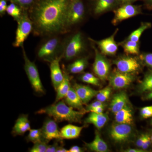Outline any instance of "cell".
<instances>
[{"label": "cell", "mask_w": 152, "mask_h": 152, "mask_svg": "<svg viewBox=\"0 0 152 152\" xmlns=\"http://www.w3.org/2000/svg\"><path fill=\"white\" fill-rule=\"evenodd\" d=\"M71 0H39L29 11L36 35L50 36L66 33Z\"/></svg>", "instance_id": "obj_1"}, {"label": "cell", "mask_w": 152, "mask_h": 152, "mask_svg": "<svg viewBox=\"0 0 152 152\" xmlns=\"http://www.w3.org/2000/svg\"><path fill=\"white\" fill-rule=\"evenodd\" d=\"M86 113L75 110L68 106L64 100H60L53 104L39 110L37 114H46L51 117L57 122L81 123L82 118Z\"/></svg>", "instance_id": "obj_2"}, {"label": "cell", "mask_w": 152, "mask_h": 152, "mask_svg": "<svg viewBox=\"0 0 152 152\" xmlns=\"http://www.w3.org/2000/svg\"><path fill=\"white\" fill-rule=\"evenodd\" d=\"M49 37L40 45L37 56L40 59L50 63L57 57L62 56L64 42L58 35Z\"/></svg>", "instance_id": "obj_3"}, {"label": "cell", "mask_w": 152, "mask_h": 152, "mask_svg": "<svg viewBox=\"0 0 152 152\" xmlns=\"http://www.w3.org/2000/svg\"><path fill=\"white\" fill-rule=\"evenodd\" d=\"M86 42L80 32L75 33L64 42L62 54L63 58L70 61L81 54L86 49Z\"/></svg>", "instance_id": "obj_4"}, {"label": "cell", "mask_w": 152, "mask_h": 152, "mask_svg": "<svg viewBox=\"0 0 152 152\" xmlns=\"http://www.w3.org/2000/svg\"><path fill=\"white\" fill-rule=\"evenodd\" d=\"M18 26L13 46L16 48L22 47L27 38L33 31V23L27 11H23L21 16L17 21Z\"/></svg>", "instance_id": "obj_5"}, {"label": "cell", "mask_w": 152, "mask_h": 152, "mask_svg": "<svg viewBox=\"0 0 152 152\" xmlns=\"http://www.w3.org/2000/svg\"><path fill=\"white\" fill-rule=\"evenodd\" d=\"M23 56L24 60L25 72L33 89L38 94H45V89L41 81L40 77L37 66L28 58L23 47Z\"/></svg>", "instance_id": "obj_6"}, {"label": "cell", "mask_w": 152, "mask_h": 152, "mask_svg": "<svg viewBox=\"0 0 152 152\" xmlns=\"http://www.w3.org/2000/svg\"><path fill=\"white\" fill-rule=\"evenodd\" d=\"M94 50L95 59L93 65V70L96 76L102 81L108 79L110 74L111 65L104 55L99 51L98 49L92 46Z\"/></svg>", "instance_id": "obj_7"}, {"label": "cell", "mask_w": 152, "mask_h": 152, "mask_svg": "<svg viewBox=\"0 0 152 152\" xmlns=\"http://www.w3.org/2000/svg\"><path fill=\"white\" fill-rule=\"evenodd\" d=\"M140 59L129 55L121 56L113 61L117 69L120 72L126 73L135 74L138 72L142 69Z\"/></svg>", "instance_id": "obj_8"}, {"label": "cell", "mask_w": 152, "mask_h": 152, "mask_svg": "<svg viewBox=\"0 0 152 152\" xmlns=\"http://www.w3.org/2000/svg\"><path fill=\"white\" fill-rule=\"evenodd\" d=\"M85 13L84 5L82 0H71L67 16L68 29L81 22Z\"/></svg>", "instance_id": "obj_9"}, {"label": "cell", "mask_w": 152, "mask_h": 152, "mask_svg": "<svg viewBox=\"0 0 152 152\" xmlns=\"http://www.w3.org/2000/svg\"><path fill=\"white\" fill-rule=\"evenodd\" d=\"M114 16L112 23L114 26L123 21L132 18L142 13L140 7L126 4L114 11Z\"/></svg>", "instance_id": "obj_10"}, {"label": "cell", "mask_w": 152, "mask_h": 152, "mask_svg": "<svg viewBox=\"0 0 152 152\" xmlns=\"http://www.w3.org/2000/svg\"><path fill=\"white\" fill-rule=\"evenodd\" d=\"M108 79L110 86L115 89H121L129 86L135 80V76L134 74L122 72L115 69L110 73Z\"/></svg>", "instance_id": "obj_11"}, {"label": "cell", "mask_w": 152, "mask_h": 152, "mask_svg": "<svg viewBox=\"0 0 152 152\" xmlns=\"http://www.w3.org/2000/svg\"><path fill=\"white\" fill-rule=\"evenodd\" d=\"M131 125L117 123L113 124L110 130V135L114 141L122 143L126 141L132 133Z\"/></svg>", "instance_id": "obj_12"}, {"label": "cell", "mask_w": 152, "mask_h": 152, "mask_svg": "<svg viewBox=\"0 0 152 152\" xmlns=\"http://www.w3.org/2000/svg\"><path fill=\"white\" fill-rule=\"evenodd\" d=\"M41 129L43 140L47 143L53 140L58 141L63 140L57 122L53 119L48 118L46 120Z\"/></svg>", "instance_id": "obj_13"}, {"label": "cell", "mask_w": 152, "mask_h": 152, "mask_svg": "<svg viewBox=\"0 0 152 152\" xmlns=\"http://www.w3.org/2000/svg\"><path fill=\"white\" fill-rule=\"evenodd\" d=\"M118 31V29H117L111 36L101 40L96 41L91 39H89L97 45L101 53L104 56H115L118 49V45L115 40V37Z\"/></svg>", "instance_id": "obj_14"}, {"label": "cell", "mask_w": 152, "mask_h": 152, "mask_svg": "<svg viewBox=\"0 0 152 152\" xmlns=\"http://www.w3.org/2000/svg\"><path fill=\"white\" fill-rule=\"evenodd\" d=\"M62 58V56H60L50 62L51 79L53 87L56 91L64 78V72L60 65V61Z\"/></svg>", "instance_id": "obj_15"}, {"label": "cell", "mask_w": 152, "mask_h": 152, "mask_svg": "<svg viewBox=\"0 0 152 152\" xmlns=\"http://www.w3.org/2000/svg\"><path fill=\"white\" fill-rule=\"evenodd\" d=\"M73 87L83 104L88 103L93 98L96 96L98 92V91L85 85L75 83Z\"/></svg>", "instance_id": "obj_16"}, {"label": "cell", "mask_w": 152, "mask_h": 152, "mask_svg": "<svg viewBox=\"0 0 152 152\" xmlns=\"http://www.w3.org/2000/svg\"><path fill=\"white\" fill-rule=\"evenodd\" d=\"M31 129L28 115L23 114L20 116L16 121L12 130V134L14 136L23 135Z\"/></svg>", "instance_id": "obj_17"}, {"label": "cell", "mask_w": 152, "mask_h": 152, "mask_svg": "<svg viewBox=\"0 0 152 152\" xmlns=\"http://www.w3.org/2000/svg\"><path fill=\"white\" fill-rule=\"evenodd\" d=\"M64 101L68 106L77 110L87 113L86 110L84 107L83 103L78 96L75 89L71 86L69 91L64 98Z\"/></svg>", "instance_id": "obj_18"}, {"label": "cell", "mask_w": 152, "mask_h": 152, "mask_svg": "<svg viewBox=\"0 0 152 152\" xmlns=\"http://www.w3.org/2000/svg\"><path fill=\"white\" fill-rule=\"evenodd\" d=\"M128 99L127 95L124 91H121L115 94L112 99L110 109L112 113L115 114L127 105Z\"/></svg>", "instance_id": "obj_19"}, {"label": "cell", "mask_w": 152, "mask_h": 152, "mask_svg": "<svg viewBox=\"0 0 152 152\" xmlns=\"http://www.w3.org/2000/svg\"><path fill=\"white\" fill-rule=\"evenodd\" d=\"M63 72L64 75V80L56 91L57 94L54 103L64 99L72 86L70 84V77L67 71L64 68Z\"/></svg>", "instance_id": "obj_20"}, {"label": "cell", "mask_w": 152, "mask_h": 152, "mask_svg": "<svg viewBox=\"0 0 152 152\" xmlns=\"http://www.w3.org/2000/svg\"><path fill=\"white\" fill-rule=\"evenodd\" d=\"M108 120V116L106 114L96 113L91 112L85 120V124L94 125L98 129H102Z\"/></svg>", "instance_id": "obj_21"}, {"label": "cell", "mask_w": 152, "mask_h": 152, "mask_svg": "<svg viewBox=\"0 0 152 152\" xmlns=\"http://www.w3.org/2000/svg\"><path fill=\"white\" fill-rule=\"evenodd\" d=\"M87 148L93 151L106 152L108 150L107 143L101 138L100 135L98 131L95 132V138L92 142L90 143H85Z\"/></svg>", "instance_id": "obj_22"}, {"label": "cell", "mask_w": 152, "mask_h": 152, "mask_svg": "<svg viewBox=\"0 0 152 152\" xmlns=\"http://www.w3.org/2000/svg\"><path fill=\"white\" fill-rule=\"evenodd\" d=\"M84 126H77L68 124L63 127L61 130V136L63 139L71 140L78 137Z\"/></svg>", "instance_id": "obj_23"}, {"label": "cell", "mask_w": 152, "mask_h": 152, "mask_svg": "<svg viewBox=\"0 0 152 152\" xmlns=\"http://www.w3.org/2000/svg\"><path fill=\"white\" fill-rule=\"evenodd\" d=\"M115 120L117 123L131 125L133 123L132 112L129 106H125L124 108L115 114Z\"/></svg>", "instance_id": "obj_24"}, {"label": "cell", "mask_w": 152, "mask_h": 152, "mask_svg": "<svg viewBox=\"0 0 152 152\" xmlns=\"http://www.w3.org/2000/svg\"><path fill=\"white\" fill-rule=\"evenodd\" d=\"M88 65V58L86 57L76 60L68 66L66 71L69 73L79 74L83 72Z\"/></svg>", "instance_id": "obj_25"}, {"label": "cell", "mask_w": 152, "mask_h": 152, "mask_svg": "<svg viewBox=\"0 0 152 152\" xmlns=\"http://www.w3.org/2000/svg\"><path fill=\"white\" fill-rule=\"evenodd\" d=\"M116 0H97L94 9L95 15L104 13L112 10L116 4Z\"/></svg>", "instance_id": "obj_26"}, {"label": "cell", "mask_w": 152, "mask_h": 152, "mask_svg": "<svg viewBox=\"0 0 152 152\" xmlns=\"http://www.w3.org/2000/svg\"><path fill=\"white\" fill-rule=\"evenodd\" d=\"M119 45L122 47L124 52L127 55H139L140 54L139 42H134L126 39L120 43Z\"/></svg>", "instance_id": "obj_27"}, {"label": "cell", "mask_w": 152, "mask_h": 152, "mask_svg": "<svg viewBox=\"0 0 152 152\" xmlns=\"http://www.w3.org/2000/svg\"><path fill=\"white\" fill-rule=\"evenodd\" d=\"M152 24L151 23L142 22L137 29L131 33L127 38V39L134 42H139L140 38L144 31L150 28Z\"/></svg>", "instance_id": "obj_28"}, {"label": "cell", "mask_w": 152, "mask_h": 152, "mask_svg": "<svg viewBox=\"0 0 152 152\" xmlns=\"http://www.w3.org/2000/svg\"><path fill=\"white\" fill-rule=\"evenodd\" d=\"M139 91L143 93L152 91V70L148 71L139 85Z\"/></svg>", "instance_id": "obj_29"}, {"label": "cell", "mask_w": 152, "mask_h": 152, "mask_svg": "<svg viewBox=\"0 0 152 152\" xmlns=\"http://www.w3.org/2000/svg\"><path fill=\"white\" fill-rule=\"evenodd\" d=\"M23 11L18 5L16 4L15 3H11L7 6L6 13L12 17L14 20L17 21L21 16Z\"/></svg>", "instance_id": "obj_30"}, {"label": "cell", "mask_w": 152, "mask_h": 152, "mask_svg": "<svg viewBox=\"0 0 152 152\" xmlns=\"http://www.w3.org/2000/svg\"><path fill=\"white\" fill-rule=\"evenodd\" d=\"M26 139L28 142H31L34 144L38 142L44 141L41 129L30 130Z\"/></svg>", "instance_id": "obj_31"}, {"label": "cell", "mask_w": 152, "mask_h": 152, "mask_svg": "<svg viewBox=\"0 0 152 152\" xmlns=\"http://www.w3.org/2000/svg\"><path fill=\"white\" fill-rule=\"evenodd\" d=\"M18 5L23 10H30L39 0H8Z\"/></svg>", "instance_id": "obj_32"}, {"label": "cell", "mask_w": 152, "mask_h": 152, "mask_svg": "<svg viewBox=\"0 0 152 152\" xmlns=\"http://www.w3.org/2000/svg\"><path fill=\"white\" fill-rule=\"evenodd\" d=\"M112 88L111 86H107L100 91H98L96 96L97 100L104 102L108 99L111 93Z\"/></svg>", "instance_id": "obj_33"}, {"label": "cell", "mask_w": 152, "mask_h": 152, "mask_svg": "<svg viewBox=\"0 0 152 152\" xmlns=\"http://www.w3.org/2000/svg\"><path fill=\"white\" fill-rule=\"evenodd\" d=\"M48 143L45 141L38 142L34 144V146L29 150L31 152H46L48 146Z\"/></svg>", "instance_id": "obj_34"}, {"label": "cell", "mask_w": 152, "mask_h": 152, "mask_svg": "<svg viewBox=\"0 0 152 152\" xmlns=\"http://www.w3.org/2000/svg\"><path fill=\"white\" fill-rule=\"evenodd\" d=\"M139 58L143 64L152 70V53H143L140 55Z\"/></svg>", "instance_id": "obj_35"}, {"label": "cell", "mask_w": 152, "mask_h": 152, "mask_svg": "<svg viewBox=\"0 0 152 152\" xmlns=\"http://www.w3.org/2000/svg\"><path fill=\"white\" fill-rule=\"evenodd\" d=\"M141 115L144 119L152 117V105L143 107L141 109Z\"/></svg>", "instance_id": "obj_36"}, {"label": "cell", "mask_w": 152, "mask_h": 152, "mask_svg": "<svg viewBox=\"0 0 152 152\" xmlns=\"http://www.w3.org/2000/svg\"><path fill=\"white\" fill-rule=\"evenodd\" d=\"M105 105L104 104V102L97 100L87 106L86 110L87 112H90L92 109L97 107H105Z\"/></svg>", "instance_id": "obj_37"}, {"label": "cell", "mask_w": 152, "mask_h": 152, "mask_svg": "<svg viewBox=\"0 0 152 152\" xmlns=\"http://www.w3.org/2000/svg\"><path fill=\"white\" fill-rule=\"evenodd\" d=\"M151 144V137L148 134H146L145 141H144V143L142 146L141 148L144 151H146L149 148Z\"/></svg>", "instance_id": "obj_38"}, {"label": "cell", "mask_w": 152, "mask_h": 152, "mask_svg": "<svg viewBox=\"0 0 152 152\" xmlns=\"http://www.w3.org/2000/svg\"><path fill=\"white\" fill-rule=\"evenodd\" d=\"M8 0H0V15L2 17L6 13V10L7 7V1Z\"/></svg>", "instance_id": "obj_39"}, {"label": "cell", "mask_w": 152, "mask_h": 152, "mask_svg": "<svg viewBox=\"0 0 152 152\" xmlns=\"http://www.w3.org/2000/svg\"><path fill=\"white\" fill-rule=\"evenodd\" d=\"M60 146L57 142H55L53 145H48L46 152H57Z\"/></svg>", "instance_id": "obj_40"}, {"label": "cell", "mask_w": 152, "mask_h": 152, "mask_svg": "<svg viewBox=\"0 0 152 152\" xmlns=\"http://www.w3.org/2000/svg\"><path fill=\"white\" fill-rule=\"evenodd\" d=\"M145 134H142L136 142V145L139 148H142V146L144 143V141H145Z\"/></svg>", "instance_id": "obj_41"}, {"label": "cell", "mask_w": 152, "mask_h": 152, "mask_svg": "<svg viewBox=\"0 0 152 152\" xmlns=\"http://www.w3.org/2000/svg\"><path fill=\"white\" fill-rule=\"evenodd\" d=\"M105 107H97L92 109L90 110V112H94L96 113H103Z\"/></svg>", "instance_id": "obj_42"}, {"label": "cell", "mask_w": 152, "mask_h": 152, "mask_svg": "<svg viewBox=\"0 0 152 152\" xmlns=\"http://www.w3.org/2000/svg\"><path fill=\"white\" fill-rule=\"evenodd\" d=\"M69 152H81L83 151V150L81 147L78 146H73L71 147L69 150Z\"/></svg>", "instance_id": "obj_43"}, {"label": "cell", "mask_w": 152, "mask_h": 152, "mask_svg": "<svg viewBox=\"0 0 152 152\" xmlns=\"http://www.w3.org/2000/svg\"><path fill=\"white\" fill-rule=\"evenodd\" d=\"M125 152H145L144 150L142 149H129L125 151Z\"/></svg>", "instance_id": "obj_44"}, {"label": "cell", "mask_w": 152, "mask_h": 152, "mask_svg": "<svg viewBox=\"0 0 152 152\" xmlns=\"http://www.w3.org/2000/svg\"><path fill=\"white\" fill-rule=\"evenodd\" d=\"M145 1L148 9L152 10V0H145Z\"/></svg>", "instance_id": "obj_45"}, {"label": "cell", "mask_w": 152, "mask_h": 152, "mask_svg": "<svg viewBox=\"0 0 152 152\" xmlns=\"http://www.w3.org/2000/svg\"><path fill=\"white\" fill-rule=\"evenodd\" d=\"M57 152H69V150L64 148L62 145L60 146L57 150Z\"/></svg>", "instance_id": "obj_46"}, {"label": "cell", "mask_w": 152, "mask_h": 152, "mask_svg": "<svg viewBox=\"0 0 152 152\" xmlns=\"http://www.w3.org/2000/svg\"><path fill=\"white\" fill-rule=\"evenodd\" d=\"M145 99H152V91L149 92V93L146 96Z\"/></svg>", "instance_id": "obj_47"}, {"label": "cell", "mask_w": 152, "mask_h": 152, "mask_svg": "<svg viewBox=\"0 0 152 152\" xmlns=\"http://www.w3.org/2000/svg\"><path fill=\"white\" fill-rule=\"evenodd\" d=\"M123 3L125 4H129V3L133 2L137 0H121Z\"/></svg>", "instance_id": "obj_48"}, {"label": "cell", "mask_w": 152, "mask_h": 152, "mask_svg": "<svg viewBox=\"0 0 152 152\" xmlns=\"http://www.w3.org/2000/svg\"><path fill=\"white\" fill-rule=\"evenodd\" d=\"M151 124H152V121H151Z\"/></svg>", "instance_id": "obj_49"}]
</instances>
